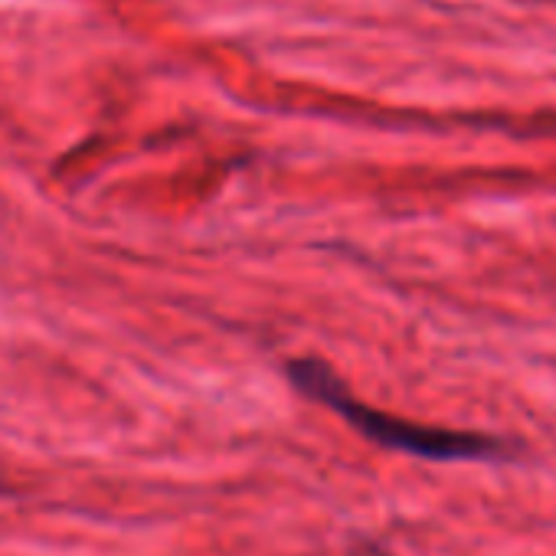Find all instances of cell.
<instances>
[{
	"label": "cell",
	"instance_id": "obj_1",
	"mask_svg": "<svg viewBox=\"0 0 556 556\" xmlns=\"http://www.w3.org/2000/svg\"><path fill=\"white\" fill-rule=\"evenodd\" d=\"M289 380L312 400H318L321 406H328L331 413H338L351 429H357L364 439L393 448V452H406L416 458H429V462H484V458H497L504 455V445L478 435V432H455V429H432V426H419L400 416H387L367 403H361L344 383L341 377L308 357V361H292L289 364Z\"/></svg>",
	"mask_w": 556,
	"mask_h": 556
},
{
	"label": "cell",
	"instance_id": "obj_2",
	"mask_svg": "<svg viewBox=\"0 0 556 556\" xmlns=\"http://www.w3.org/2000/svg\"><path fill=\"white\" fill-rule=\"evenodd\" d=\"M354 556H387V553H380V549H364V553H354Z\"/></svg>",
	"mask_w": 556,
	"mask_h": 556
}]
</instances>
